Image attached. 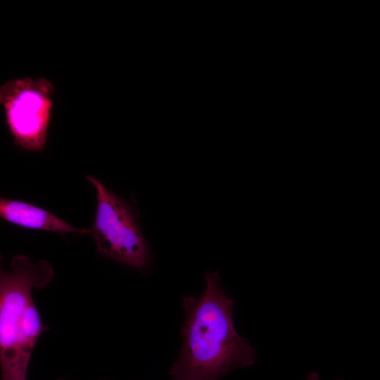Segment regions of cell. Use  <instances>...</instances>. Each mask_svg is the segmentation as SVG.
Instances as JSON below:
<instances>
[{
	"mask_svg": "<svg viewBox=\"0 0 380 380\" xmlns=\"http://www.w3.org/2000/svg\"><path fill=\"white\" fill-rule=\"evenodd\" d=\"M205 280L201 295L182 298V345L168 371L172 380H220L257 361L255 350L234 328V301L226 294L218 272L207 270Z\"/></svg>",
	"mask_w": 380,
	"mask_h": 380,
	"instance_id": "6da1fadb",
	"label": "cell"
},
{
	"mask_svg": "<svg viewBox=\"0 0 380 380\" xmlns=\"http://www.w3.org/2000/svg\"><path fill=\"white\" fill-rule=\"evenodd\" d=\"M53 277L49 262H34L23 255L13 256L6 270L0 253L1 380H27L37 340L49 329L35 306L32 291L46 287Z\"/></svg>",
	"mask_w": 380,
	"mask_h": 380,
	"instance_id": "7a4b0ae2",
	"label": "cell"
},
{
	"mask_svg": "<svg viewBox=\"0 0 380 380\" xmlns=\"http://www.w3.org/2000/svg\"><path fill=\"white\" fill-rule=\"evenodd\" d=\"M96 191V208L90 235L99 253L137 270H146L152 253L132 202L122 199L99 179L87 176Z\"/></svg>",
	"mask_w": 380,
	"mask_h": 380,
	"instance_id": "3957f363",
	"label": "cell"
},
{
	"mask_svg": "<svg viewBox=\"0 0 380 380\" xmlns=\"http://www.w3.org/2000/svg\"><path fill=\"white\" fill-rule=\"evenodd\" d=\"M54 85L46 78H15L0 86V106L14 144L23 150L44 149L53 106Z\"/></svg>",
	"mask_w": 380,
	"mask_h": 380,
	"instance_id": "277c9868",
	"label": "cell"
},
{
	"mask_svg": "<svg viewBox=\"0 0 380 380\" xmlns=\"http://www.w3.org/2000/svg\"><path fill=\"white\" fill-rule=\"evenodd\" d=\"M0 218L11 224L30 229L79 235L89 234V229L75 227L37 205L3 197H0Z\"/></svg>",
	"mask_w": 380,
	"mask_h": 380,
	"instance_id": "5b68a950",
	"label": "cell"
},
{
	"mask_svg": "<svg viewBox=\"0 0 380 380\" xmlns=\"http://www.w3.org/2000/svg\"><path fill=\"white\" fill-rule=\"evenodd\" d=\"M308 380H319V379L317 374L313 372L308 376Z\"/></svg>",
	"mask_w": 380,
	"mask_h": 380,
	"instance_id": "8992f818",
	"label": "cell"
},
{
	"mask_svg": "<svg viewBox=\"0 0 380 380\" xmlns=\"http://www.w3.org/2000/svg\"><path fill=\"white\" fill-rule=\"evenodd\" d=\"M57 380H65V379H57Z\"/></svg>",
	"mask_w": 380,
	"mask_h": 380,
	"instance_id": "52a82bcc",
	"label": "cell"
}]
</instances>
